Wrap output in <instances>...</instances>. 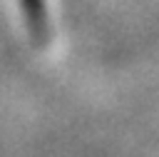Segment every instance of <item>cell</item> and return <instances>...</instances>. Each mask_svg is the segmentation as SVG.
Here are the masks:
<instances>
[{
  "label": "cell",
  "instance_id": "cell-1",
  "mask_svg": "<svg viewBox=\"0 0 159 157\" xmlns=\"http://www.w3.org/2000/svg\"><path fill=\"white\" fill-rule=\"evenodd\" d=\"M20 5H22V12H25V20H27V27H30L32 37L40 45H45L47 42V35H50L45 0H20Z\"/></svg>",
  "mask_w": 159,
  "mask_h": 157
}]
</instances>
